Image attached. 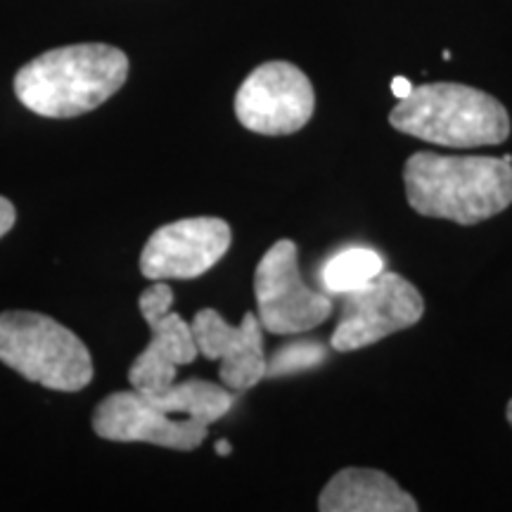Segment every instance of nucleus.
Listing matches in <instances>:
<instances>
[{
  "mask_svg": "<svg viewBox=\"0 0 512 512\" xmlns=\"http://www.w3.org/2000/svg\"><path fill=\"white\" fill-rule=\"evenodd\" d=\"M17 221V211L12 207L10 200H5V197H0V238H3L5 233H10L12 226H15Z\"/></svg>",
  "mask_w": 512,
  "mask_h": 512,
  "instance_id": "obj_15",
  "label": "nucleus"
},
{
  "mask_svg": "<svg viewBox=\"0 0 512 512\" xmlns=\"http://www.w3.org/2000/svg\"><path fill=\"white\" fill-rule=\"evenodd\" d=\"M403 185L418 214L475 226L512 204V157L415 152L403 166Z\"/></svg>",
  "mask_w": 512,
  "mask_h": 512,
  "instance_id": "obj_2",
  "label": "nucleus"
},
{
  "mask_svg": "<svg viewBox=\"0 0 512 512\" xmlns=\"http://www.w3.org/2000/svg\"><path fill=\"white\" fill-rule=\"evenodd\" d=\"M0 361L55 392H81L95 373L86 344L55 318L36 311L0 313Z\"/></svg>",
  "mask_w": 512,
  "mask_h": 512,
  "instance_id": "obj_5",
  "label": "nucleus"
},
{
  "mask_svg": "<svg viewBox=\"0 0 512 512\" xmlns=\"http://www.w3.org/2000/svg\"><path fill=\"white\" fill-rule=\"evenodd\" d=\"M216 453H219V456H228L230 453L228 441H219V444H216Z\"/></svg>",
  "mask_w": 512,
  "mask_h": 512,
  "instance_id": "obj_17",
  "label": "nucleus"
},
{
  "mask_svg": "<svg viewBox=\"0 0 512 512\" xmlns=\"http://www.w3.org/2000/svg\"><path fill=\"white\" fill-rule=\"evenodd\" d=\"M316 93L302 69L290 62H266L242 81L235 114L247 131L261 136H290L309 124Z\"/></svg>",
  "mask_w": 512,
  "mask_h": 512,
  "instance_id": "obj_8",
  "label": "nucleus"
},
{
  "mask_svg": "<svg viewBox=\"0 0 512 512\" xmlns=\"http://www.w3.org/2000/svg\"><path fill=\"white\" fill-rule=\"evenodd\" d=\"M233 406L228 387L207 380L174 382L164 392L110 394L93 413V430L107 441H145L174 451H195L211 422Z\"/></svg>",
  "mask_w": 512,
  "mask_h": 512,
  "instance_id": "obj_1",
  "label": "nucleus"
},
{
  "mask_svg": "<svg viewBox=\"0 0 512 512\" xmlns=\"http://www.w3.org/2000/svg\"><path fill=\"white\" fill-rule=\"evenodd\" d=\"M425 313L422 294L399 273L382 271L358 290L344 292L342 318L332 332V349L356 351L413 328Z\"/></svg>",
  "mask_w": 512,
  "mask_h": 512,
  "instance_id": "obj_6",
  "label": "nucleus"
},
{
  "mask_svg": "<svg viewBox=\"0 0 512 512\" xmlns=\"http://www.w3.org/2000/svg\"><path fill=\"white\" fill-rule=\"evenodd\" d=\"M233 230L216 216L181 219L157 228L140 254L147 280H195L226 256Z\"/></svg>",
  "mask_w": 512,
  "mask_h": 512,
  "instance_id": "obj_10",
  "label": "nucleus"
},
{
  "mask_svg": "<svg viewBox=\"0 0 512 512\" xmlns=\"http://www.w3.org/2000/svg\"><path fill=\"white\" fill-rule=\"evenodd\" d=\"M399 133L441 147L501 145L510 136L508 110L494 95L463 83H425L389 114Z\"/></svg>",
  "mask_w": 512,
  "mask_h": 512,
  "instance_id": "obj_4",
  "label": "nucleus"
},
{
  "mask_svg": "<svg viewBox=\"0 0 512 512\" xmlns=\"http://www.w3.org/2000/svg\"><path fill=\"white\" fill-rule=\"evenodd\" d=\"M505 415H508V422H510V427H512V399L508 401V408H505Z\"/></svg>",
  "mask_w": 512,
  "mask_h": 512,
  "instance_id": "obj_18",
  "label": "nucleus"
},
{
  "mask_svg": "<svg viewBox=\"0 0 512 512\" xmlns=\"http://www.w3.org/2000/svg\"><path fill=\"white\" fill-rule=\"evenodd\" d=\"M323 512H415L420 505L399 482L373 467H344L318 496Z\"/></svg>",
  "mask_w": 512,
  "mask_h": 512,
  "instance_id": "obj_12",
  "label": "nucleus"
},
{
  "mask_svg": "<svg viewBox=\"0 0 512 512\" xmlns=\"http://www.w3.org/2000/svg\"><path fill=\"white\" fill-rule=\"evenodd\" d=\"M128 57L105 43H79L38 55L15 76L24 107L48 119L98 110L126 83Z\"/></svg>",
  "mask_w": 512,
  "mask_h": 512,
  "instance_id": "obj_3",
  "label": "nucleus"
},
{
  "mask_svg": "<svg viewBox=\"0 0 512 512\" xmlns=\"http://www.w3.org/2000/svg\"><path fill=\"white\" fill-rule=\"evenodd\" d=\"M197 349L209 361H221L219 377L230 392H245L266 377L264 325L256 313H245L242 323H226L219 311L202 309L192 318Z\"/></svg>",
  "mask_w": 512,
  "mask_h": 512,
  "instance_id": "obj_11",
  "label": "nucleus"
},
{
  "mask_svg": "<svg viewBox=\"0 0 512 512\" xmlns=\"http://www.w3.org/2000/svg\"><path fill=\"white\" fill-rule=\"evenodd\" d=\"M254 294L261 325L273 335H297L318 328L332 316L328 294L311 290L299 271L292 240H280L261 256L254 273Z\"/></svg>",
  "mask_w": 512,
  "mask_h": 512,
  "instance_id": "obj_7",
  "label": "nucleus"
},
{
  "mask_svg": "<svg viewBox=\"0 0 512 512\" xmlns=\"http://www.w3.org/2000/svg\"><path fill=\"white\" fill-rule=\"evenodd\" d=\"M320 361H323V347H318V344H294V347L280 349V354L268 366L266 375H283L290 373V370L311 368Z\"/></svg>",
  "mask_w": 512,
  "mask_h": 512,
  "instance_id": "obj_14",
  "label": "nucleus"
},
{
  "mask_svg": "<svg viewBox=\"0 0 512 512\" xmlns=\"http://www.w3.org/2000/svg\"><path fill=\"white\" fill-rule=\"evenodd\" d=\"M138 306L152 339L128 368V382L138 392L157 394L176 382L178 368L190 366L200 349L192 335V325L171 311L174 290L169 280H155V285L140 294Z\"/></svg>",
  "mask_w": 512,
  "mask_h": 512,
  "instance_id": "obj_9",
  "label": "nucleus"
},
{
  "mask_svg": "<svg viewBox=\"0 0 512 512\" xmlns=\"http://www.w3.org/2000/svg\"><path fill=\"white\" fill-rule=\"evenodd\" d=\"M382 271L384 259L380 254L366 247H351L332 256L320 271V280H323V287L330 294H344L358 290Z\"/></svg>",
  "mask_w": 512,
  "mask_h": 512,
  "instance_id": "obj_13",
  "label": "nucleus"
},
{
  "mask_svg": "<svg viewBox=\"0 0 512 512\" xmlns=\"http://www.w3.org/2000/svg\"><path fill=\"white\" fill-rule=\"evenodd\" d=\"M411 91H413L411 81L403 79V76H396V79L392 81V93H394L399 100L406 98V95H411Z\"/></svg>",
  "mask_w": 512,
  "mask_h": 512,
  "instance_id": "obj_16",
  "label": "nucleus"
}]
</instances>
